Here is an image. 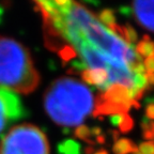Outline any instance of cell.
Returning <instances> with one entry per match:
<instances>
[{"instance_id":"cell-22","label":"cell","mask_w":154,"mask_h":154,"mask_svg":"<svg viewBox=\"0 0 154 154\" xmlns=\"http://www.w3.org/2000/svg\"><path fill=\"white\" fill-rule=\"evenodd\" d=\"M143 64L147 72L154 73V58H146Z\"/></svg>"},{"instance_id":"cell-30","label":"cell","mask_w":154,"mask_h":154,"mask_svg":"<svg viewBox=\"0 0 154 154\" xmlns=\"http://www.w3.org/2000/svg\"><path fill=\"white\" fill-rule=\"evenodd\" d=\"M94 154H108V152L104 149H101V150H99V151L94 152Z\"/></svg>"},{"instance_id":"cell-5","label":"cell","mask_w":154,"mask_h":154,"mask_svg":"<svg viewBox=\"0 0 154 154\" xmlns=\"http://www.w3.org/2000/svg\"><path fill=\"white\" fill-rule=\"evenodd\" d=\"M28 116L20 97L15 92L0 87V135L10 125Z\"/></svg>"},{"instance_id":"cell-15","label":"cell","mask_w":154,"mask_h":154,"mask_svg":"<svg viewBox=\"0 0 154 154\" xmlns=\"http://www.w3.org/2000/svg\"><path fill=\"white\" fill-rule=\"evenodd\" d=\"M99 18L104 25L107 26V28H109L110 26L116 24V15L115 11L111 9H103L102 11H100L99 13Z\"/></svg>"},{"instance_id":"cell-27","label":"cell","mask_w":154,"mask_h":154,"mask_svg":"<svg viewBox=\"0 0 154 154\" xmlns=\"http://www.w3.org/2000/svg\"><path fill=\"white\" fill-rule=\"evenodd\" d=\"M106 142V137L105 135H100V136H97V137H95V143H99L101 144V146H103L104 143Z\"/></svg>"},{"instance_id":"cell-4","label":"cell","mask_w":154,"mask_h":154,"mask_svg":"<svg viewBox=\"0 0 154 154\" xmlns=\"http://www.w3.org/2000/svg\"><path fill=\"white\" fill-rule=\"evenodd\" d=\"M49 142L40 128L24 123L12 128L0 141V154H49Z\"/></svg>"},{"instance_id":"cell-13","label":"cell","mask_w":154,"mask_h":154,"mask_svg":"<svg viewBox=\"0 0 154 154\" xmlns=\"http://www.w3.org/2000/svg\"><path fill=\"white\" fill-rule=\"evenodd\" d=\"M75 138H78V139H82L84 141H86L89 146H95V141L91 139L92 135H91V131L88 126L86 125H79L75 128L74 133H73Z\"/></svg>"},{"instance_id":"cell-2","label":"cell","mask_w":154,"mask_h":154,"mask_svg":"<svg viewBox=\"0 0 154 154\" xmlns=\"http://www.w3.org/2000/svg\"><path fill=\"white\" fill-rule=\"evenodd\" d=\"M59 11L64 13L67 19L76 27L82 40L91 44L100 51L124 62L128 67L137 61H142V57L136 54L134 46L128 45L122 38L103 26L82 5L72 1V5L69 8Z\"/></svg>"},{"instance_id":"cell-28","label":"cell","mask_w":154,"mask_h":154,"mask_svg":"<svg viewBox=\"0 0 154 154\" xmlns=\"http://www.w3.org/2000/svg\"><path fill=\"white\" fill-rule=\"evenodd\" d=\"M131 107H134L135 109H140V103L136 100H131Z\"/></svg>"},{"instance_id":"cell-31","label":"cell","mask_w":154,"mask_h":154,"mask_svg":"<svg viewBox=\"0 0 154 154\" xmlns=\"http://www.w3.org/2000/svg\"><path fill=\"white\" fill-rule=\"evenodd\" d=\"M151 131L154 135V121H151Z\"/></svg>"},{"instance_id":"cell-25","label":"cell","mask_w":154,"mask_h":154,"mask_svg":"<svg viewBox=\"0 0 154 154\" xmlns=\"http://www.w3.org/2000/svg\"><path fill=\"white\" fill-rule=\"evenodd\" d=\"M109 134L111 135V137H112V140L113 141H118L119 139H120V132L119 131H116V130H111V131H109Z\"/></svg>"},{"instance_id":"cell-32","label":"cell","mask_w":154,"mask_h":154,"mask_svg":"<svg viewBox=\"0 0 154 154\" xmlns=\"http://www.w3.org/2000/svg\"><path fill=\"white\" fill-rule=\"evenodd\" d=\"M133 154H142L141 152H139V151H136V152H134Z\"/></svg>"},{"instance_id":"cell-12","label":"cell","mask_w":154,"mask_h":154,"mask_svg":"<svg viewBox=\"0 0 154 154\" xmlns=\"http://www.w3.org/2000/svg\"><path fill=\"white\" fill-rule=\"evenodd\" d=\"M136 151H138L137 146L128 138H120L113 143L112 147L113 154H130Z\"/></svg>"},{"instance_id":"cell-14","label":"cell","mask_w":154,"mask_h":154,"mask_svg":"<svg viewBox=\"0 0 154 154\" xmlns=\"http://www.w3.org/2000/svg\"><path fill=\"white\" fill-rule=\"evenodd\" d=\"M58 55L60 57L63 65H65L66 62L72 61L73 59H76L77 57V53L75 51V48L71 45H64L60 51H58Z\"/></svg>"},{"instance_id":"cell-17","label":"cell","mask_w":154,"mask_h":154,"mask_svg":"<svg viewBox=\"0 0 154 154\" xmlns=\"http://www.w3.org/2000/svg\"><path fill=\"white\" fill-rule=\"evenodd\" d=\"M133 128H134V120H133V118L128 113H124L122 121H121L120 125H119L120 132L123 133V134H126V133L131 132L133 130Z\"/></svg>"},{"instance_id":"cell-6","label":"cell","mask_w":154,"mask_h":154,"mask_svg":"<svg viewBox=\"0 0 154 154\" xmlns=\"http://www.w3.org/2000/svg\"><path fill=\"white\" fill-rule=\"evenodd\" d=\"M132 7L138 24L154 32V1H134Z\"/></svg>"},{"instance_id":"cell-16","label":"cell","mask_w":154,"mask_h":154,"mask_svg":"<svg viewBox=\"0 0 154 154\" xmlns=\"http://www.w3.org/2000/svg\"><path fill=\"white\" fill-rule=\"evenodd\" d=\"M123 31H124V42L130 43V45H134L138 41L137 31L134 29V27L130 24H126L123 26Z\"/></svg>"},{"instance_id":"cell-19","label":"cell","mask_w":154,"mask_h":154,"mask_svg":"<svg viewBox=\"0 0 154 154\" xmlns=\"http://www.w3.org/2000/svg\"><path fill=\"white\" fill-rule=\"evenodd\" d=\"M133 82H134V88L137 90L146 89V87L148 86L146 77H144V75H141V74H134Z\"/></svg>"},{"instance_id":"cell-7","label":"cell","mask_w":154,"mask_h":154,"mask_svg":"<svg viewBox=\"0 0 154 154\" xmlns=\"http://www.w3.org/2000/svg\"><path fill=\"white\" fill-rule=\"evenodd\" d=\"M130 104H119L103 101L101 94L95 97V109L92 112L93 117H102L104 115H123L130 111Z\"/></svg>"},{"instance_id":"cell-21","label":"cell","mask_w":154,"mask_h":154,"mask_svg":"<svg viewBox=\"0 0 154 154\" xmlns=\"http://www.w3.org/2000/svg\"><path fill=\"white\" fill-rule=\"evenodd\" d=\"M123 115H124V113H123ZM123 115H112V116H110V118H109V122H110V124L112 125L113 128H119V125H120L121 121H122Z\"/></svg>"},{"instance_id":"cell-10","label":"cell","mask_w":154,"mask_h":154,"mask_svg":"<svg viewBox=\"0 0 154 154\" xmlns=\"http://www.w3.org/2000/svg\"><path fill=\"white\" fill-rule=\"evenodd\" d=\"M135 51L140 57L154 58V42L150 40L149 35L144 34L141 41L137 43Z\"/></svg>"},{"instance_id":"cell-1","label":"cell","mask_w":154,"mask_h":154,"mask_svg":"<svg viewBox=\"0 0 154 154\" xmlns=\"http://www.w3.org/2000/svg\"><path fill=\"white\" fill-rule=\"evenodd\" d=\"M95 105L91 89L72 77L54 80L44 94V109L48 117L63 128L79 126Z\"/></svg>"},{"instance_id":"cell-11","label":"cell","mask_w":154,"mask_h":154,"mask_svg":"<svg viewBox=\"0 0 154 154\" xmlns=\"http://www.w3.org/2000/svg\"><path fill=\"white\" fill-rule=\"evenodd\" d=\"M58 154H82V146L74 139H64L57 146Z\"/></svg>"},{"instance_id":"cell-9","label":"cell","mask_w":154,"mask_h":154,"mask_svg":"<svg viewBox=\"0 0 154 154\" xmlns=\"http://www.w3.org/2000/svg\"><path fill=\"white\" fill-rule=\"evenodd\" d=\"M80 76L86 84L90 86H96V88L108 82V73L104 69H87L80 73Z\"/></svg>"},{"instance_id":"cell-3","label":"cell","mask_w":154,"mask_h":154,"mask_svg":"<svg viewBox=\"0 0 154 154\" xmlns=\"http://www.w3.org/2000/svg\"><path fill=\"white\" fill-rule=\"evenodd\" d=\"M40 85V74L30 51L20 42L0 35V87L30 94Z\"/></svg>"},{"instance_id":"cell-26","label":"cell","mask_w":154,"mask_h":154,"mask_svg":"<svg viewBox=\"0 0 154 154\" xmlns=\"http://www.w3.org/2000/svg\"><path fill=\"white\" fill-rule=\"evenodd\" d=\"M119 12L124 16H128L131 14V9L128 7H120L119 8Z\"/></svg>"},{"instance_id":"cell-20","label":"cell","mask_w":154,"mask_h":154,"mask_svg":"<svg viewBox=\"0 0 154 154\" xmlns=\"http://www.w3.org/2000/svg\"><path fill=\"white\" fill-rule=\"evenodd\" d=\"M139 152L142 154H154V142L146 141L139 144Z\"/></svg>"},{"instance_id":"cell-24","label":"cell","mask_w":154,"mask_h":154,"mask_svg":"<svg viewBox=\"0 0 154 154\" xmlns=\"http://www.w3.org/2000/svg\"><path fill=\"white\" fill-rule=\"evenodd\" d=\"M90 131H91L92 136H95V137H97V136L102 135V133H103V131H102V128H100V126H93V128H92Z\"/></svg>"},{"instance_id":"cell-29","label":"cell","mask_w":154,"mask_h":154,"mask_svg":"<svg viewBox=\"0 0 154 154\" xmlns=\"http://www.w3.org/2000/svg\"><path fill=\"white\" fill-rule=\"evenodd\" d=\"M94 152H95V150L92 146H88L85 148V154H94Z\"/></svg>"},{"instance_id":"cell-18","label":"cell","mask_w":154,"mask_h":154,"mask_svg":"<svg viewBox=\"0 0 154 154\" xmlns=\"http://www.w3.org/2000/svg\"><path fill=\"white\" fill-rule=\"evenodd\" d=\"M146 117L149 120L154 121V96H149L146 99Z\"/></svg>"},{"instance_id":"cell-23","label":"cell","mask_w":154,"mask_h":154,"mask_svg":"<svg viewBox=\"0 0 154 154\" xmlns=\"http://www.w3.org/2000/svg\"><path fill=\"white\" fill-rule=\"evenodd\" d=\"M144 77H146V80H147V85L149 87L153 86L154 85V73H149L147 72L144 74Z\"/></svg>"},{"instance_id":"cell-8","label":"cell","mask_w":154,"mask_h":154,"mask_svg":"<svg viewBox=\"0 0 154 154\" xmlns=\"http://www.w3.org/2000/svg\"><path fill=\"white\" fill-rule=\"evenodd\" d=\"M103 101L113 102L119 104H130L131 99L128 96V89L122 85L115 84L110 86L104 93H101Z\"/></svg>"}]
</instances>
